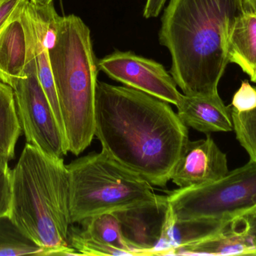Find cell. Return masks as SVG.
I'll return each instance as SVG.
<instances>
[{
  "label": "cell",
  "mask_w": 256,
  "mask_h": 256,
  "mask_svg": "<svg viewBox=\"0 0 256 256\" xmlns=\"http://www.w3.org/2000/svg\"><path fill=\"white\" fill-rule=\"evenodd\" d=\"M94 136L103 151L152 186L166 187L189 139L168 102L98 81Z\"/></svg>",
  "instance_id": "cell-1"
},
{
  "label": "cell",
  "mask_w": 256,
  "mask_h": 256,
  "mask_svg": "<svg viewBox=\"0 0 256 256\" xmlns=\"http://www.w3.org/2000/svg\"><path fill=\"white\" fill-rule=\"evenodd\" d=\"M249 9L246 0H170L159 41L170 51V74L184 95L218 94L230 63V31Z\"/></svg>",
  "instance_id": "cell-2"
},
{
  "label": "cell",
  "mask_w": 256,
  "mask_h": 256,
  "mask_svg": "<svg viewBox=\"0 0 256 256\" xmlns=\"http://www.w3.org/2000/svg\"><path fill=\"white\" fill-rule=\"evenodd\" d=\"M9 217L46 255H79L69 244L70 174L63 158L26 143L10 176Z\"/></svg>",
  "instance_id": "cell-3"
},
{
  "label": "cell",
  "mask_w": 256,
  "mask_h": 256,
  "mask_svg": "<svg viewBox=\"0 0 256 256\" xmlns=\"http://www.w3.org/2000/svg\"><path fill=\"white\" fill-rule=\"evenodd\" d=\"M49 51L68 151L81 154L94 137L96 63L91 32L74 15L58 16Z\"/></svg>",
  "instance_id": "cell-4"
},
{
  "label": "cell",
  "mask_w": 256,
  "mask_h": 256,
  "mask_svg": "<svg viewBox=\"0 0 256 256\" xmlns=\"http://www.w3.org/2000/svg\"><path fill=\"white\" fill-rule=\"evenodd\" d=\"M70 174L72 224L155 201L152 185L102 150L67 165Z\"/></svg>",
  "instance_id": "cell-5"
},
{
  "label": "cell",
  "mask_w": 256,
  "mask_h": 256,
  "mask_svg": "<svg viewBox=\"0 0 256 256\" xmlns=\"http://www.w3.org/2000/svg\"><path fill=\"white\" fill-rule=\"evenodd\" d=\"M176 220L214 219L228 222L256 211V161L250 160L222 178L166 195Z\"/></svg>",
  "instance_id": "cell-6"
},
{
  "label": "cell",
  "mask_w": 256,
  "mask_h": 256,
  "mask_svg": "<svg viewBox=\"0 0 256 256\" xmlns=\"http://www.w3.org/2000/svg\"><path fill=\"white\" fill-rule=\"evenodd\" d=\"M9 86L14 91L18 117L27 143L54 157L66 156L69 152L67 141L39 81L37 69Z\"/></svg>",
  "instance_id": "cell-7"
},
{
  "label": "cell",
  "mask_w": 256,
  "mask_h": 256,
  "mask_svg": "<svg viewBox=\"0 0 256 256\" xmlns=\"http://www.w3.org/2000/svg\"><path fill=\"white\" fill-rule=\"evenodd\" d=\"M98 67L112 79L176 106L182 99L171 74L154 60L117 51L99 60Z\"/></svg>",
  "instance_id": "cell-8"
},
{
  "label": "cell",
  "mask_w": 256,
  "mask_h": 256,
  "mask_svg": "<svg viewBox=\"0 0 256 256\" xmlns=\"http://www.w3.org/2000/svg\"><path fill=\"white\" fill-rule=\"evenodd\" d=\"M36 69L30 0H22L0 30V81L10 85Z\"/></svg>",
  "instance_id": "cell-9"
},
{
  "label": "cell",
  "mask_w": 256,
  "mask_h": 256,
  "mask_svg": "<svg viewBox=\"0 0 256 256\" xmlns=\"http://www.w3.org/2000/svg\"><path fill=\"white\" fill-rule=\"evenodd\" d=\"M114 213L124 240L138 255H166L164 240L170 214L166 196Z\"/></svg>",
  "instance_id": "cell-10"
},
{
  "label": "cell",
  "mask_w": 256,
  "mask_h": 256,
  "mask_svg": "<svg viewBox=\"0 0 256 256\" xmlns=\"http://www.w3.org/2000/svg\"><path fill=\"white\" fill-rule=\"evenodd\" d=\"M228 172L226 154L208 134L204 139L188 141L171 180L179 188L194 187L216 181Z\"/></svg>",
  "instance_id": "cell-11"
},
{
  "label": "cell",
  "mask_w": 256,
  "mask_h": 256,
  "mask_svg": "<svg viewBox=\"0 0 256 256\" xmlns=\"http://www.w3.org/2000/svg\"><path fill=\"white\" fill-rule=\"evenodd\" d=\"M256 255V225L251 214L230 221L218 234L176 248L172 255Z\"/></svg>",
  "instance_id": "cell-12"
},
{
  "label": "cell",
  "mask_w": 256,
  "mask_h": 256,
  "mask_svg": "<svg viewBox=\"0 0 256 256\" xmlns=\"http://www.w3.org/2000/svg\"><path fill=\"white\" fill-rule=\"evenodd\" d=\"M176 107L182 123L198 132L208 135L233 131L231 108L224 104L219 93L212 96L183 94Z\"/></svg>",
  "instance_id": "cell-13"
},
{
  "label": "cell",
  "mask_w": 256,
  "mask_h": 256,
  "mask_svg": "<svg viewBox=\"0 0 256 256\" xmlns=\"http://www.w3.org/2000/svg\"><path fill=\"white\" fill-rule=\"evenodd\" d=\"M230 63L238 65L254 76L256 69V12L246 11L234 22L227 43Z\"/></svg>",
  "instance_id": "cell-14"
},
{
  "label": "cell",
  "mask_w": 256,
  "mask_h": 256,
  "mask_svg": "<svg viewBox=\"0 0 256 256\" xmlns=\"http://www.w3.org/2000/svg\"><path fill=\"white\" fill-rule=\"evenodd\" d=\"M230 222L206 219L176 220L170 207L164 235V247L167 255H172L176 248L196 243L218 234Z\"/></svg>",
  "instance_id": "cell-15"
},
{
  "label": "cell",
  "mask_w": 256,
  "mask_h": 256,
  "mask_svg": "<svg viewBox=\"0 0 256 256\" xmlns=\"http://www.w3.org/2000/svg\"><path fill=\"white\" fill-rule=\"evenodd\" d=\"M21 132L13 90L0 81V163H8L14 157Z\"/></svg>",
  "instance_id": "cell-16"
},
{
  "label": "cell",
  "mask_w": 256,
  "mask_h": 256,
  "mask_svg": "<svg viewBox=\"0 0 256 256\" xmlns=\"http://www.w3.org/2000/svg\"><path fill=\"white\" fill-rule=\"evenodd\" d=\"M79 224L82 225L81 229L88 237L121 249L128 255H138L124 240L120 220L114 212L92 216Z\"/></svg>",
  "instance_id": "cell-17"
},
{
  "label": "cell",
  "mask_w": 256,
  "mask_h": 256,
  "mask_svg": "<svg viewBox=\"0 0 256 256\" xmlns=\"http://www.w3.org/2000/svg\"><path fill=\"white\" fill-rule=\"evenodd\" d=\"M46 255V251L22 232L8 215L1 216L0 255Z\"/></svg>",
  "instance_id": "cell-18"
},
{
  "label": "cell",
  "mask_w": 256,
  "mask_h": 256,
  "mask_svg": "<svg viewBox=\"0 0 256 256\" xmlns=\"http://www.w3.org/2000/svg\"><path fill=\"white\" fill-rule=\"evenodd\" d=\"M231 111L236 138L251 160L256 161V108L246 112Z\"/></svg>",
  "instance_id": "cell-19"
},
{
  "label": "cell",
  "mask_w": 256,
  "mask_h": 256,
  "mask_svg": "<svg viewBox=\"0 0 256 256\" xmlns=\"http://www.w3.org/2000/svg\"><path fill=\"white\" fill-rule=\"evenodd\" d=\"M68 239L70 247L74 248L80 255H128L121 249L88 237L82 229L76 227H70Z\"/></svg>",
  "instance_id": "cell-20"
},
{
  "label": "cell",
  "mask_w": 256,
  "mask_h": 256,
  "mask_svg": "<svg viewBox=\"0 0 256 256\" xmlns=\"http://www.w3.org/2000/svg\"><path fill=\"white\" fill-rule=\"evenodd\" d=\"M232 111L246 112L256 108V87L248 81H243L240 88L234 93L230 105Z\"/></svg>",
  "instance_id": "cell-21"
},
{
  "label": "cell",
  "mask_w": 256,
  "mask_h": 256,
  "mask_svg": "<svg viewBox=\"0 0 256 256\" xmlns=\"http://www.w3.org/2000/svg\"><path fill=\"white\" fill-rule=\"evenodd\" d=\"M10 176L8 163L0 165V217L9 215L10 206Z\"/></svg>",
  "instance_id": "cell-22"
},
{
  "label": "cell",
  "mask_w": 256,
  "mask_h": 256,
  "mask_svg": "<svg viewBox=\"0 0 256 256\" xmlns=\"http://www.w3.org/2000/svg\"><path fill=\"white\" fill-rule=\"evenodd\" d=\"M22 0H4L0 4V30Z\"/></svg>",
  "instance_id": "cell-23"
},
{
  "label": "cell",
  "mask_w": 256,
  "mask_h": 256,
  "mask_svg": "<svg viewBox=\"0 0 256 256\" xmlns=\"http://www.w3.org/2000/svg\"><path fill=\"white\" fill-rule=\"evenodd\" d=\"M166 2V0H147L143 12L144 18L147 19L156 18L164 7Z\"/></svg>",
  "instance_id": "cell-24"
},
{
  "label": "cell",
  "mask_w": 256,
  "mask_h": 256,
  "mask_svg": "<svg viewBox=\"0 0 256 256\" xmlns=\"http://www.w3.org/2000/svg\"><path fill=\"white\" fill-rule=\"evenodd\" d=\"M30 2L38 7L49 6L52 3V0H30Z\"/></svg>",
  "instance_id": "cell-25"
},
{
  "label": "cell",
  "mask_w": 256,
  "mask_h": 256,
  "mask_svg": "<svg viewBox=\"0 0 256 256\" xmlns=\"http://www.w3.org/2000/svg\"><path fill=\"white\" fill-rule=\"evenodd\" d=\"M246 3L250 10L256 12V0H246Z\"/></svg>",
  "instance_id": "cell-26"
},
{
  "label": "cell",
  "mask_w": 256,
  "mask_h": 256,
  "mask_svg": "<svg viewBox=\"0 0 256 256\" xmlns=\"http://www.w3.org/2000/svg\"><path fill=\"white\" fill-rule=\"evenodd\" d=\"M251 81H252V82L256 83V69L255 71V73H254V76L252 77V78H250Z\"/></svg>",
  "instance_id": "cell-27"
},
{
  "label": "cell",
  "mask_w": 256,
  "mask_h": 256,
  "mask_svg": "<svg viewBox=\"0 0 256 256\" xmlns=\"http://www.w3.org/2000/svg\"><path fill=\"white\" fill-rule=\"evenodd\" d=\"M252 216H254V219H255V222L256 223V211L254 212V213H252Z\"/></svg>",
  "instance_id": "cell-28"
},
{
  "label": "cell",
  "mask_w": 256,
  "mask_h": 256,
  "mask_svg": "<svg viewBox=\"0 0 256 256\" xmlns=\"http://www.w3.org/2000/svg\"><path fill=\"white\" fill-rule=\"evenodd\" d=\"M4 1V0H0V4H1L2 2Z\"/></svg>",
  "instance_id": "cell-29"
},
{
  "label": "cell",
  "mask_w": 256,
  "mask_h": 256,
  "mask_svg": "<svg viewBox=\"0 0 256 256\" xmlns=\"http://www.w3.org/2000/svg\"><path fill=\"white\" fill-rule=\"evenodd\" d=\"M0 165H1V163H0Z\"/></svg>",
  "instance_id": "cell-30"
}]
</instances>
